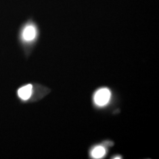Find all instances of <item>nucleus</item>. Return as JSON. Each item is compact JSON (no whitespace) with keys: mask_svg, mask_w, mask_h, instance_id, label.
Returning a JSON list of instances; mask_svg holds the SVG:
<instances>
[{"mask_svg":"<svg viewBox=\"0 0 159 159\" xmlns=\"http://www.w3.org/2000/svg\"><path fill=\"white\" fill-rule=\"evenodd\" d=\"M37 35V30L33 23L27 24L21 31V39L25 43L33 41Z\"/></svg>","mask_w":159,"mask_h":159,"instance_id":"obj_2","label":"nucleus"},{"mask_svg":"<svg viewBox=\"0 0 159 159\" xmlns=\"http://www.w3.org/2000/svg\"><path fill=\"white\" fill-rule=\"evenodd\" d=\"M33 90V85L31 84L22 86L20 87L17 91L18 96L23 101H27L31 98Z\"/></svg>","mask_w":159,"mask_h":159,"instance_id":"obj_3","label":"nucleus"},{"mask_svg":"<svg viewBox=\"0 0 159 159\" xmlns=\"http://www.w3.org/2000/svg\"><path fill=\"white\" fill-rule=\"evenodd\" d=\"M106 148L102 146H97L92 149L91 152V157L94 159H102L106 156Z\"/></svg>","mask_w":159,"mask_h":159,"instance_id":"obj_4","label":"nucleus"},{"mask_svg":"<svg viewBox=\"0 0 159 159\" xmlns=\"http://www.w3.org/2000/svg\"><path fill=\"white\" fill-rule=\"evenodd\" d=\"M111 91L107 88H101L95 93L94 102L97 106L102 107L108 104L111 98Z\"/></svg>","mask_w":159,"mask_h":159,"instance_id":"obj_1","label":"nucleus"}]
</instances>
